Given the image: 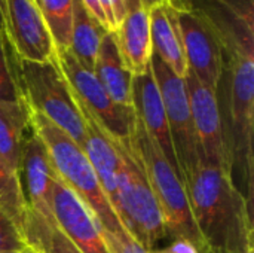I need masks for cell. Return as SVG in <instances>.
<instances>
[{
    "label": "cell",
    "mask_w": 254,
    "mask_h": 253,
    "mask_svg": "<svg viewBox=\"0 0 254 253\" xmlns=\"http://www.w3.org/2000/svg\"><path fill=\"white\" fill-rule=\"evenodd\" d=\"M25 242L18 222L0 206V252H22Z\"/></svg>",
    "instance_id": "25"
},
{
    "label": "cell",
    "mask_w": 254,
    "mask_h": 253,
    "mask_svg": "<svg viewBox=\"0 0 254 253\" xmlns=\"http://www.w3.org/2000/svg\"><path fill=\"white\" fill-rule=\"evenodd\" d=\"M55 49H68L71 40L73 0H36Z\"/></svg>",
    "instance_id": "22"
},
{
    "label": "cell",
    "mask_w": 254,
    "mask_h": 253,
    "mask_svg": "<svg viewBox=\"0 0 254 253\" xmlns=\"http://www.w3.org/2000/svg\"><path fill=\"white\" fill-rule=\"evenodd\" d=\"M0 100H24L16 72V57L3 33H0Z\"/></svg>",
    "instance_id": "24"
},
{
    "label": "cell",
    "mask_w": 254,
    "mask_h": 253,
    "mask_svg": "<svg viewBox=\"0 0 254 253\" xmlns=\"http://www.w3.org/2000/svg\"><path fill=\"white\" fill-rule=\"evenodd\" d=\"M125 1V9H127V13L132 9H137L141 6V0H124Z\"/></svg>",
    "instance_id": "30"
},
{
    "label": "cell",
    "mask_w": 254,
    "mask_h": 253,
    "mask_svg": "<svg viewBox=\"0 0 254 253\" xmlns=\"http://www.w3.org/2000/svg\"><path fill=\"white\" fill-rule=\"evenodd\" d=\"M30 127L45 143L57 177L82 200L100 228L116 236L128 233L107 200L83 149L55 124L31 109Z\"/></svg>",
    "instance_id": "3"
},
{
    "label": "cell",
    "mask_w": 254,
    "mask_h": 253,
    "mask_svg": "<svg viewBox=\"0 0 254 253\" xmlns=\"http://www.w3.org/2000/svg\"><path fill=\"white\" fill-rule=\"evenodd\" d=\"M149 253H170L168 252V249H152V251H149Z\"/></svg>",
    "instance_id": "33"
},
{
    "label": "cell",
    "mask_w": 254,
    "mask_h": 253,
    "mask_svg": "<svg viewBox=\"0 0 254 253\" xmlns=\"http://www.w3.org/2000/svg\"><path fill=\"white\" fill-rule=\"evenodd\" d=\"M104 242L107 245V249L110 253H149L135 239H132L128 233H124L121 236L112 234L109 231L101 230Z\"/></svg>",
    "instance_id": "26"
},
{
    "label": "cell",
    "mask_w": 254,
    "mask_h": 253,
    "mask_svg": "<svg viewBox=\"0 0 254 253\" xmlns=\"http://www.w3.org/2000/svg\"><path fill=\"white\" fill-rule=\"evenodd\" d=\"M94 75L115 103L132 107V75L121 57L113 31H107L100 43L94 64Z\"/></svg>",
    "instance_id": "18"
},
{
    "label": "cell",
    "mask_w": 254,
    "mask_h": 253,
    "mask_svg": "<svg viewBox=\"0 0 254 253\" xmlns=\"http://www.w3.org/2000/svg\"><path fill=\"white\" fill-rule=\"evenodd\" d=\"M131 97H132V109L135 118L140 121L149 137L156 143V146L167 157V160L173 164V167L179 171L170 131H168L162 97L150 66L144 73L132 76Z\"/></svg>",
    "instance_id": "14"
},
{
    "label": "cell",
    "mask_w": 254,
    "mask_h": 253,
    "mask_svg": "<svg viewBox=\"0 0 254 253\" xmlns=\"http://www.w3.org/2000/svg\"><path fill=\"white\" fill-rule=\"evenodd\" d=\"M3 34L18 60L43 63L57 57L36 0H0Z\"/></svg>",
    "instance_id": "11"
},
{
    "label": "cell",
    "mask_w": 254,
    "mask_h": 253,
    "mask_svg": "<svg viewBox=\"0 0 254 253\" xmlns=\"http://www.w3.org/2000/svg\"><path fill=\"white\" fill-rule=\"evenodd\" d=\"M19 177L28 206L45 218L54 219L51 212V191L57 174L45 143L31 127L21 152Z\"/></svg>",
    "instance_id": "13"
},
{
    "label": "cell",
    "mask_w": 254,
    "mask_h": 253,
    "mask_svg": "<svg viewBox=\"0 0 254 253\" xmlns=\"http://www.w3.org/2000/svg\"><path fill=\"white\" fill-rule=\"evenodd\" d=\"M159 1H162V0H141V6L144 7V9H150V7H153L155 4H158Z\"/></svg>",
    "instance_id": "31"
},
{
    "label": "cell",
    "mask_w": 254,
    "mask_h": 253,
    "mask_svg": "<svg viewBox=\"0 0 254 253\" xmlns=\"http://www.w3.org/2000/svg\"><path fill=\"white\" fill-rule=\"evenodd\" d=\"M77 104L85 121V140L82 149L89 160L107 200L116 212L119 170V155L116 145L113 139L103 130L98 121L80 103Z\"/></svg>",
    "instance_id": "15"
},
{
    "label": "cell",
    "mask_w": 254,
    "mask_h": 253,
    "mask_svg": "<svg viewBox=\"0 0 254 253\" xmlns=\"http://www.w3.org/2000/svg\"><path fill=\"white\" fill-rule=\"evenodd\" d=\"M170 253H201L199 249L190 243L189 240L186 239H177V240H173V243L170 245V248H167Z\"/></svg>",
    "instance_id": "28"
},
{
    "label": "cell",
    "mask_w": 254,
    "mask_h": 253,
    "mask_svg": "<svg viewBox=\"0 0 254 253\" xmlns=\"http://www.w3.org/2000/svg\"><path fill=\"white\" fill-rule=\"evenodd\" d=\"M185 185L201 253H254L253 206L231 173L199 160Z\"/></svg>",
    "instance_id": "1"
},
{
    "label": "cell",
    "mask_w": 254,
    "mask_h": 253,
    "mask_svg": "<svg viewBox=\"0 0 254 253\" xmlns=\"http://www.w3.org/2000/svg\"><path fill=\"white\" fill-rule=\"evenodd\" d=\"M21 253H33V252H31V251H30L28 248H25V249H24V251H22Z\"/></svg>",
    "instance_id": "35"
},
{
    "label": "cell",
    "mask_w": 254,
    "mask_h": 253,
    "mask_svg": "<svg viewBox=\"0 0 254 253\" xmlns=\"http://www.w3.org/2000/svg\"><path fill=\"white\" fill-rule=\"evenodd\" d=\"M0 253H21V252H0Z\"/></svg>",
    "instance_id": "36"
},
{
    "label": "cell",
    "mask_w": 254,
    "mask_h": 253,
    "mask_svg": "<svg viewBox=\"0 0 254 253\" xmlns=\"http://www.w3.org/2000/svg\"><path fill=\"white\" fill-rule=\"evenodd\" d=\"M82 3H83V6L89 10V13L107 30V31H110V28H109V22H107V19H106V15H104V12H103V9H101V4H100V1L98 0H80Z\"/></svg>",
    "instance_id": "27"
},
{
    "label": "cell",
    "mask_w": 254,
    "mask_h": 253,
    "mask_svg": "<svg viewBox=\"0 0 254 253\" xmlns=\"http://www.w3.org/2000/svg\"><path fill=\"white\" fill-rule=\"evenodd\" d=\"M174 6H177V7H182V6H186V4H189V0H170Z\"/></svg>",
    "instance_id": "32"
},
{
    "label": "cell",
    "mask_w": 254,
    "mask_h": 253,
    "mask_svg": "<svg viewBox=\"0 0 254 253\" xmlns=\"http://www.w3.org/2000/svg\"><path fill=\"white\" fill-rule=\"evenodd\" d=\"M0 33H3V21H1V10H0Z\"/></svg>",
    "instance_id": "34"
},
{
    "label": "cell",
    "mask_w": 254,
    "mask_h": 253,
    "mask_svg": "<svg viewBox=\"0 0 254 253\" xmlns=\"http://www.w3.org/2000/svg\"><path fill=\"white\" fill-rule=\"evenodd\" d=\"M16 72L22 97L28 107L43 115L82 148L85 121L57 57L43 63L16 58Z\"/></svg>",
    "instance_id": "6"
},
{
    "label": "cell",
    "mask_w": 254,
    "mask_h": 253,
    "mask_svg": "<svg viewBox=\"0 0 254 253\" xmlns=\"http://www.w3.org/2000/svg\"><path fill=\"white\" fill-rule=\"evenodd\" d=\"M54 222L82 253H110L101 228L82 200L55 177L51 191Z\"/></svg>",
    "instance_id": "12"
},
{
    "label": "cell",
    "mask_w": 254,
    "mask_h": 253,
    "mask_svg": "<svg viewBox=\"0 0 254 253\" xmlns=\"http://www.w3.org/2000/svg\"><path fill=\"white\" fill-rule=\"evenodd\" d=\"M58 66L65 76L77 103H80L115 140L125 142L131 137L135 124L132 107L115 103L101 86L95 75L74 58L70 49H55Z\"/></svg>",
    "instance_id": "8"
},
{
    "label": "cell",
    "mask_w": 254,
    "mask_h": 253,
    "mask_svg": "<svg viewBox=\"0 0 254 253\" xmlns=\"http://www.w3.org/2000/svg\"><path fill=\"white\" fill-rule=\"evenodd\" d=\"M113 33L121 57L131 75L144 73L150 66L153 52L149 10L143 6L129 10Z\"/></svg>",
    "instance_id": "17"
},
{
    "label": "cell",
    "mask_w": 254,
    "mask_h": 253,
    "mask_svg": "<svg viewBox=\"0 0 254 253\" xmlns=\"http://www.w3.org/2000/svg\"><path fill=\"white\" fill-rule=\"evenodd\" d=\"M177 22L188 69L204 85L217 91L225 66L223 37L219 27L190 3L177 7Z\"/></svg>",
    "instance_id": "9"
},
{
    "label": "cell",
    "mask_w": 254,
    "mask_h": 253,
    "mask_svg": "<svg viewBox=\"0 0 254 253\" xmlns=\"http://www.w3.org/2000/svg\"><path fill=\"white\" fill-rule=\"evenodd\" d=\"M131 142L138 154L147 182L162 212L167 236L173 240L186 239L193 243L199 252H202L201 239L190 212L186 185L179 171L149 137L137 118L132 128Z\"/></svg>",
    "instance_id": "5"
},
{
    "label": "cell",
    "mask_w": 254,
    "mask_h": 253,
    "mask_svg": "<svg viewBox=\"0 0 254 253\" xmlns=\"http://www.w3.org/2000/svg\"><path fill=\"white\" fill-rule=\"evenodd\" d=\"M150 69L162 97L177 167L182 180L186 182L201 160L186 82L185 78L177 76L155 52H152Z\"/></svg>",
    "instance_id": "7"
},
{
    "label": "cell",
    "mask_w": 254,
    "mask_h": 253,
    "mask_svg": "<svg viewBox=\"0 0 254 253\" xmlns=\"http://www.w3.org/2000/svg\"><path fill=\"white\" fill-rule=\"evenodd\" d=\"M107 30L89 13L80 0H73L70 52L86 70L94 73L100 43Z\"/></svg>",
    "instance_id": "21"
},
{
    "label": "cell",
    "mask_w": 254,
    "mask_h": 253,
    "mask_svg": "<svg viewBox=\"0 0 254 253\" xmlns=\"http://www.w3.org/2000/svg\"><path fill=\"white\" fill-rule=\"evenodd\" d=\"M185 82L201 160L208 166L232 174V163L217 91L204 85L190 70H188Z\"/></svg>",
    "instance_id": "10"
},
{
    "label": "cell",
    "mask_w": 254,
    "mask_h": 253,
    "mask_svg": "<svg viewBox=\"0 0 254 253\" xmlns=\"http://www.w3.org/2000/svg\"><path fill=\"white\" fill-rule=\"evenodd\" d=\"M220 30V28H219ZM225 48L223 75L228 76L225 134L232 174L241 179L243 194L253 206L254 198V48L253 13L243 18L237 31H222Z\"/></svg>",
    "instance_id": "2"
},
{
    "label": "cell",
    "mask_w": 254,
    "mask_h": 253,
    "mask_svg": "<svg viewBox=\"0 0 254 253\" xmlns=\"http://www.w3.org/2000/svg\"><path fill=\"white\" fill-rule=\"evenodd\" d=\"M19 230L25 248L33 253H82L58 228L54 219H48L33 210L28 203L19 218Z\"/></svg>",
    "instance_id": "20"
},
{
    "label": "cell",
    "mask_w": 254,
    "mask_h": 253,
    "mask_svg": "<svg viewBox=\"0 0 254 253\" xmlns=\"http://www.w3.org/2000/svg\"><path fill=\"white\" fill-rule=\"evenodd\" d=\"M0 206L9 212L19 225V218L27 206L19 173L12 170L0 157Z\"/></svg>",
    "instance_id": "23"
},
{
    "label": "cell",
    "mask_w": 254,
    "mask_h": 253,
    "mask_svg": "<svg viewBox=\"0 0 254 253\" xmlns=\"http://www.w3.org/2000/svg\"><path fill=\"white\" fill-rule=\"evenodd\" d=\"M30 131V107L25 100H0V157L19 173L21 152Z\"/></svg>",
    "instance_id": "19"
},
{
    "label": "cell",
    "mask_w": 254,
    "mask_h": 253,
    "mask_svg": "<svg viewBox=\"0 0 254 253\" xmlns=\"http://www.w3.org/2000/svg\"><path fill=\"white\" fill-rule=\"evenodd\" d=\"M152 51L180 78L188 73L182 34L177 22V7L170 0H162L149 9Z\"/></svg>",
    "instance_id": "16"
},
{
    "label": "cell",
    "mask_w": 254,
    "mask_h": 253,
    "mask_svg": "<svg viewBox=\"0 0 254 253\" xmlns=\"http://www.w3.org/2000/svg\"><path fill=\"white\" fill-rule=\"evenodd\" d=\"M119 155L116 215L128 234L144 249L152 251L167 237L159 204L144 174L138 154L131 142L115 140Z\"/></svg>",
    "instance_id": "4"
},
{
    "label": "cell",
    "mask_w": 254,
    "mask_h": 253,
    "mask_svg": "<svg viewBox=\"0 0 254 253\" xmlns=\"http://www.w3.org/2000/svg\"><path fill=\"white\" fill-rule=\"evenodd\" d=\"M112 1V7H113V15H115V21H116V27L122 22V19L127 15V9H125V1L124 0H110Z\"/></svg>",
    "instance_id": "29"
}]
</instances>
